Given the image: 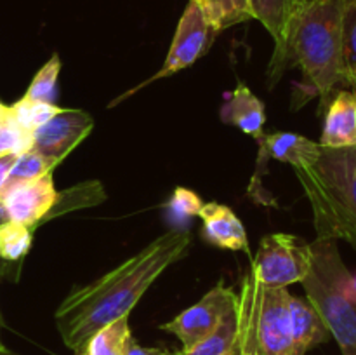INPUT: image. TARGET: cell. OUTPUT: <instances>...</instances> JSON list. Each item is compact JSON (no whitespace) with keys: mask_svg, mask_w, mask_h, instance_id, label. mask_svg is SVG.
<instances>
[{"mask_svg":"<svg viewBox=\"0 0 356 355\" xmlns=\"http://www.w3.org/2000/svg\"><path fill=\"white\" fill-rule=\"evenodd\" d=\"M190 246L191 235L186 230H170L108 274L68 292L54 313L63 343L76 352L87 347L101 327L129 317L153 282L179 261Z\"/></svg>","mask_w":356,"mask_h":355,"instance_id":"1","label":"cell"},{"mask_svg":"<svg viewBox=\"0 0 356 355\" xmlns=\"http://www.w3.org/2000/svg\"><path fill=\"white\" fill-rule=\"evenodd\" d=\"M287 63L299 66L308 86L329 104L346 84L343 61V0H306L287 38Z\"/></svg>","mask_w":356,"mask_h":355,"instance_id":"2","label":"cell"},{"mask_svg":"<svg viewBox=\"0 0 356 355\" xmlns=\"http://www.w3.org/2000/svg\"><path fill=\"white\" fill-rule=\"evenodd\" d=\"M313 211L316 239L344 240L356 251V146L323 148L294 169Z\"/></svg>","mask_w":356,"mask_h":355,"instance_id":"3","label":"cell"},{"mask_svg":"<svg viewBox=\"0 0 356 355\" xmlns=\"http://www.w3.org/2000/svg\"><path fill=\"white\" fill-rule=\"evenodd\" d=\"M312 268L305 281L308 301L337 341L343 355H356V292L351 271L337 249V240L316 239L312 244Z\"/></svg>","mask_w":356,"mask_h":355,"instance_id":"4","label":"cell"},{"mask_svg":"<svg viewBox=\"0 0 356 355\" xmlns=\"http://www.w3.org/2000/svg\"><path fill=\"white\" fill-rule=\"evenodd\" d=\"M238 292L249 306L257 355H296L291 320L292 294L287 287L259 284L249 268L243 274Z\"/></svg>","mask_w":356,"mask_h":355,"instance_id":"5","label":"cell"},{"mask_svg":"<svg viewBox=\"0 0 356 355\" xmlns=\"http://www.w3.org/2000/svg\"><path fill=\"white\" fill-rule=\"evenodd\" d=\"M312 244L291 233H271L259 244L250 265L254 278L268 287H287L305 281L312 268Z\"/></svg>","mask_w":356,"mask_h":355,"instance_id":"6","label":"cell"},{"mask_svg":"<svg viewBox=\"0 0 356 355\" xmlns=\"http://www.w3.org/2000/svg\"><path fill=\"white\" fill-rule=\"evenodd\" d=\"M236 303H238V292L219 282L200 301L181 312L170 322L160 326V329L174 334L183 345L181 352H188L211 336L218 329L221 320L233 308H236Z\"/></svg>","mask_w":356,"mask_h":355,"instance_id":"7","label":"cell"},{"mask_svg":"<svg viewBox=\"0 0 356 355\" xmlns=\"http://www.w3.org/2000/svg\"><path fill=\"white\" fill-rule=\"evenodd\" d=\"M216 35H218V31L209 24L202 6L190 0L183 16H181L179 23H177L172 44H170V49L167 52V58L163 61L162 68L155 75L149 77L148 80H145L141 86L136 87L134 90H139L141 87L148 86V84L155 82V80L167 79V77L174 75V73L181 72V70L197 63L209 51Z\"/></svg>","mask_w":356,"mask_h":355,"instance_id":"8","label":"cell"},{"mask_svg":"<svg viewBox=\"0 0 356 355\" xmlns=\"http://www.w3.org/2000/svg\"><path fill=\"white\" fill-rule=\"evenodd\" d=\"M94 129L89 113L75 108H61L31 134V148L58 167Z\"/></svg>","mask_w":356,"mask_h":355,"instance_id":"9","label":"cell"},{"mask_svg":"<svg viewBox=\"0 0 356 355\" xmlns=\"http://www.w3.org/2000/svg\"><path fill=\"white\" fill-rule=\"evenodd\" d=\"M56 195L58 191L54 188L52 174H45L37 180L6 184L0 195V204L6 211L7 219L23 223L33 230L51 211Z\"/></svg>","mask_w":356,"mask_h":355,"instance_id":"10","label":"cell"},{"mask_svg":"<svg viewBox=\"0 0 356 355\" xmlns=\"http://www.w3.org/2000/svg\"><path fill=\"white\" fill-rule=\"evenodd\" d=\"M305 3L306 0H250L254 19L261 21L275 40V51L268 68L270 86L277 84L287 70L289 31Z\"/></svg>","mask_w":356,"mask_h":355,"instance_id":"11","label":"cell"},{"mask_svg":"<svg viewBox=\"0 0 356 355\" xmlns=\"http://www.w3.org/2000/svg\"><path fill=\"white\" fill-rule=\"evenodd\" d=\"M257 167L264 166L270 159L289 164L292 169L312 166L322 153L320 143L312 141L296 132H270L259 139Z\"/></svg>","mask_w":356,"mask_h":355,"instance_id":"12","label":"cell"},{"mask_svg":"<svg viewBox=\"0 0 356 355\" xmlns=\"http://www.w3.org/2000/svg\"><path fill=\"white\" fill-rule=\"evenodd\" d=\"M198 216L202 219V233L209 244L219 249L249 253L245 226L228 205L209 202L202 205Z\"/></svg>","mask_w":356,"mask_h":355,"instance_id":"13","label":"cell"},{"mask_svg":"<svg viewBox=\"0 0 356 355\" xmlns=\"http://www.w3.org/2000/svg\"><path fill=\"white\" fill-rule=\"evenodd\" d=\"M320 146L350 148L356 146V93L339 90L329 101Z\"/></svg>","mask_w":356,"mask_h":355,"instance_id":"14","label":"cell"},{"mask_svg":"<svg viewBox=\"0 0 356 355\" xmlns=\"http://www.w3.org/2000/svg\"><path fill=\"white\" fill-rule=\"evenodd\" d=\"M219 117L225 124L236 125L242 132L259 139L264 134V104L252 90L243 82H238L233 93H229L228 100L222 104Z\"/></svg>","mask_w":356,"mask_h":355,"instance_id":"15","label":"cell"},{"mask_svg":"<svg viewBox=\"0 0 356 355\" xmlns=\"http://www.w3.org/2000/svg\"><path fill=\"white\" fill-rule=\"evenodd\" d=\"M291 320H292V341H294L296 355H305L309 348L329 340L330 333L316 310L309 305L308 299L291 298Z\"/></svg>","mask_w":356,"mask_h":355,"instance_id":"16","label":"cell"},{"mask_svg":"<svg viewBox=\"0 0 356 355\" xmlns=\"http://www.w3.org/2000/svg\"><path fill=\"white\" fill-rule=\"evenodd\" d=\"M104 200H106V191H104L103 184L99 181H83V183L75 184V187L58 191L54 204H52L51 211L45 214L44 221H51V219L68 214V212L79 211V209L96 207V205L103 204Z\"/></svg>","mask_w":356,"mask_h":355,"instance_id":"17","label":"cell"},{"mask_svg":"<svg viewBox=\"0 0 356 355\" xmlns=\"http://www.w3.org/2000/svg\"><path fill=\"white\" fill-rule=\"evenodd\" d=\"M132 334L129 327V317L113 320L108 326L101 327L87 343L89 355H127Z\"/></svg>","mask_w":356,"mask_h":355,"instance_id":"18","label":"cell"},{"mask_svg":"<svg viewBox=\"0 0 356 355\" xmlns=\"http://www.w3.org/2000/svg\"><path fill=\"white\" fill-rule=\"evenodd\" d=\"M205 17L216 31L254 19L250 0H204Z\"/></svg>","mask_w":356,"mask_h":355,"instance_id":"19","label":"cell"},{"mask_svg":"<svg viewBox=\"0 0 356 355\" xmlns=\"http://www.w3.org/2000/svg\"><path fill=\"white\" fill-rule=\"evenodd\" d=\"M61 110L54 103H44V101H30L26 97H21L14 104L9 106V120L21 131L33 134L37 127L54 117Z\"/></svg>","mask_w":356,"mask_h":355,"instance_id":"20","label":"cell"},{"mask_svg":"<svg viewBox=\"0 0 356 355\" xmlns=\"http://www.w3.org/2000/svg\"><path fill=\"white\" fill-rule=\"evenodd\" d=\"M236 306H238V303H236ZM236 333H238V310L233 308L221 320L218 329L211 336L195 345L191 350L181 352V355H225L235 341Z\"/></svg>","mask_w":356,"mask_h":355,"instance_id":"21","label":"cell"},{"mask_svg":"<svg viewBox=\"0 0 356 355\" xmlns=\"http://www.w3.org/2000/svg\"><path fill=\"white\" fill-rule=\"evenodd\" d=\"M33 230L17 221H3L0 225V258L3 261H19L30 251L33 242Z\"/></svg>","mask_w":356,"mask_h":355,"instance_id":"22","label":"cell"},{"mask_svg":"<svg viewBox=\"0 0 356 355\" xmlns=\"http://www.w3.org/2000/svg\"><path fill=\"white\" fill-rule=\"evenodd\" d=\"M343 61L346 84L356 87V0H343Z\"/></svg>","mask_w":356,"mask_h":355,"instance_id":"23","label":"cell"},{"mask_svg":"<svg viewBox=\"0 0 356 355\" xmlns=\"http://www.w3.org/2000/svg\"><path fill=\"white\" fill-rule=\"evenodd\" d=\"M59 72H61V59L58 54L52 56L31 79L26 93L23 97L30 101H44L52 103L56 96V84H58Z\"/></svg>","mask_w":356,"mask_h":355,"instance_id":"24","label":"cell"},{"mask_svg":"<svg viewBox=\"0 0 356 355\" xmlns=\"http://www.w3.org/2000/svg\"><path fill=\"white\" fill-rule=\"evenodd\" d=\"M52 171H54V166L44 155L30 148L16 155V160H14L13 167L9 171L7 184L17 183V181L37 180V178L45 176V174H52Z\"/></svg>","mask_w":356,"mask_h":355,"instance_id":"25","label":"cell"},{"mask_svg":"<svg viewBox=\"0 0 356 355\" xmlns=\"http://www.w3.org/2000/svg\"><path fill=\"white\" fill-rule=\"evenodd\" d=\"M236 310H238V333H236L235 341L225 355H257L256 334H254L249 306L240 294Z\"/></svg>","mask_w":356,"mask_h":355,"instance_id":"26","label":"cell"},{"mask_svg":"<svg viewBox=\"0 0 356 355\" xmlns=\"http://www.w3.org/2000/svg\"><path fill=\"white\" fill-rule=\"evenodd\" d=\"M204 202L200 200L195 191H191L190 188L177 187L176 190L170 195L169 202H167V207L172 212L176 218H193V216H198Z\"/></svg>","mask_w":356,"mask_h":355,"instance_id":"27","label":"cell"},{"mask_svg":"<svg viewBox=\"0 0 356 355\" xmlns=\"http://www.w3.org/2000/svg\"><path fill=\"white\" fill-rule=\"evenodd\" d=\"M127 355H181V352H172L169 348L162 347H143L138 341L132 338L131 345H129Z\"/></svg>","mask_w":356,"mask_h":355,"instance_id":"28","label":"cell"},{"mask_svg":"<svg viewBox=\"0 0 356 355\" xmlns=\"http://www.w3.org/2000/svg\"><path fill=\"white\" fill-rule=\"evenodd\" d=\"M16 155L14 153H6V155L0 157V195H2L3 188L7 184V178H9V171L13 167Z\"/></svg>","mask_w":356,"mask_h":355,"instance_id":"29","label":"cell"},{"mask_svg":"<svg viewBox=\"0 0 356 355\" xmlns=\"http://www.w3.org/2000/svg\"><path fill=\"white\" fill-rule=\"evenodd\" d=\"M7 120H9V106L0 101V127H2V125H6Z\"/></svg>","mask_w":356,"mask_h":355,"instance_id":"30","label":"cell"},{"mask_svg":"<svg viewBox=\"0 0 356 355\" xmlns=\"http://www.w3.org/2000/svg\"><path fill=\"white\" fill-rule=\"evenodd\" d=\"M3 221H7V214H6V211H3L2 204H0V225H2Z\"/></svg>","mask_w":356,"mask_h":355,"instance_id":"31","label":"cell"},{"mask_svg":"<svg viewBox=\"0 0 356 355\" xmlns=\"http://www.w3.org/2000/svg\"><path fill=\"white\" fill-rule=\"evenodd\" d=\"M0 355H17V354H14V352L7 350L6 347H2V348H0Z\"/></svg>","mask_w":356,"mask_h":355,"instance_id":"32","label":"cell"},{"mask_svg":"<svg viewBox=\"0 0 356 355\" xmlns=\"http://www.w3.org/2000/svg\"><path fill=\"white\" fill-rule=\"evenodd\" d=\"M73 355H89V354H87V348L83 347V348H80V350L73 352Z\"/></svg>","mask_w":356,"mask_h":355,"instance_id":"33","label":"cell"},{"mask_svg":"<svg viewBox=\"0 0 356 355\" xmlns=\"http://www.w3.org/2000/svg\"><path fill=\"white\" fill-rule=\"evenodd\" d=\"M351 285H353V289L356 292V274H351Z\"/></svg>","mask_w":356,"mask_h":355,"instance_id":"34","label":"cell"},{"mask_svg":"<svg viewBox=\"0 0 356 355\" xmlns=\"http://www.w3.org/2000/svg\"><path fill=\"white\" fill-rule=\"evenodd\" d=\"M193 2H197L198 6H204V0H193Z\"/></svg>","mask_w":356,"mask_h":355,"instance_id":"35","label":"cell"},{"mask_svg":"<svg viewBox=\"0 0 356 355\" xmlns=\"http://www.w3.org/2000/svg\"><path fill=\"white\" fill-rule=\"evenodd\" d=\"M2 155H6V152H3V148L0 146V157H2Z\"/></svg>","mask_w":356,"mask_h":355,"instance_id":"36","label":"cell"},{"mask_svg":"<svg viewBox=\"0 0 356 355\" xmlns=\"http://www.w3.org/2000/svg\"><path fill=\"white\" fill-rule=\"evenodd\" d=\"M3 347V345H2V341H0V348H2Z\"/></svg>","mask_w":356,"mask_h":355,"instance_id":"37","label":"cell"}]
</instances>
